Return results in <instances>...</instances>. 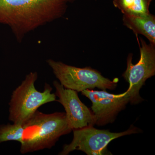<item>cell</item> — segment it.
<instances>
[{"label": "cell", "instance_id": "obj_10", "mask_svg": "<svg viewBox=\"0 0 155 155\" xmlns=\"http://www.w3.org/2000/svg\"><path fill=\"white\" fill-rule=\"evenodd\" d=\"M153 0H113L115 8L123 14L142 15L150 14V6Z\"/></svg>", "mask_w": 155, "mask_h": 155}, {"label": "cell", "instance_id": "obj_9", "mask_svg": "<svg viewBox=\"0 0 155 155\" xmlns=\"http://www.w3.org/2000/svg\"><path fill=\"white\" fill-rule=\"evenodd\" d=\"M123 25L132 30L137 37H145L150 43L155 45V16L153 14L135 15L123 14Z\"/></svg>", "mask_w": 155, "mask_h": 155}, {"label": "cell", "instance_id": "obj_1", "mask_svg": "<svg viewBox=\"0 0 155 155\" xmlns=\"http://www.w3.org/2000/svg\"><path fill=\"white\" fill-rule=\"evenodd\" d=\"M75 0H0V24L11 28L17 42L64 16Z\"/></svg>", "mask_w": 155, "mask_h": 155}, {"label": "cell", "instance_id": "obj_3", "mask_svg": "<svg viewBox=\"0 0 155 155\" xmlns=\"http://www.w3.org/2000/svg\"><path fill=\"white\" fill-rule=\"evenodd\" d=\"M38 77L37 72H30L12 93L9 104V120L13 123L23 125L40 107L57 101L49 84H45L42 92L36 89L35 84Z\"/></svg>", "mask_w": 155, "mask_h": 155}, {"label": "cell", "instance_id": "obj_4", "mask_svg": "<svg viewBox=\"0 0 155 155\" xmlns=\"http://www.w3.org/2000/svg\"><path fill=\"white\" fill-rule=\"evenodd\" d=\"M46 61L60 83L65 88L77 92L95 88L113 90L119 81L117 78L110 80L90 67L79 68L51 59Z\"/></svg>", "mask_w": 155, "mask_h": 155}, {"label": "cell", "instance_id": "obj_5", "mask_svg": "<svg viewBox=\"0 0 155 155\" xmlns=\"http://www.w3.org/2000/svg\"><path fill=\"white\" fill-rule=\"evenodd\" d=\"M140 130L133 125L127 130L119 133L111 132L109 130H100L93 126L73 129L72 142L64 145L59 154L67 155L77 150L87 155H112L107 150L108 145L111 141L124 136L139 133Z\"/></svg>", "mask_w": 155, "mask_h": 155}, {"label": "cell", "instance_id": "obj_2", "mask_svg": "<svg viewBox=\"0 0 155 155\" xmlns=\"http://www.w3.org/2000/svg\"><path fill=\"white\" fill-rule=\"evenodd\" d=\"M23 125L22 154L51 148L61 136L72 131L64 112L45 114L37 110Z\"/></svg>", "mask_w": 155, "mask_h": 155}, {"label": "cell", "instance_id": "obj_8", "mask_svg": "<svg viewBox=\"0 0 155 155\" xmlns=\"http://www.w3.org/2000/svg\"><path fill=\"white\" fill-rule=\"evenodd\" d=\"M55 94L58 101L64 107L68 125L72 130L95 125L94 114L91 109L81 101L78 92L64 87L60 82L54 81Z\"/></svg>", "mask_w": 155, "mask_h": 155}, {"label": "cell", "instance_id": "obj_6", "mask_svg": "<svg viewBox=\"0 0 155 155\" xmlns=\"http://www.w3.org/2000/svg\"><path fill=\"white\" fill-rule=\"evenodd\" d=\"M139 45L140 58L136 64L132 63V54H129L127 59V69L122 76L129 83L127 91L130 97L129 102L137 104L143 101L140 91L146 81L155 75V45L148 44L140 38Z\"/></svg>", "mask_w": 155, "mask_h": 155}, {"label": "cell", "instance_id": "obj_11", "mask_svg": "<svg viewBox=\"0 0 155 155\" xmlns=\"http://www.w3.org/2000/svg\"><path fill=\"white\" fill-rule=\"evenodd\" d=\"M24 127L22 124L0 125V143L5 142L16 141L22 143L24 134Z\"/></svg>", "mask_w": 155, "mask_h": 155}, {"label": "cell", "instance_id": "obj_7", "mask_svg": "<svg viewBox=\"0 0 155 155\" xmlns=\"http://www.w3.org/2000/svg\"><path fill=\"white\" fill-rule=\"evenodd\" d=\"M81 92L91 101V110L95 118V125L100 126L113 123L130 101L127 91L119 94L109 93L106 90L91 89Z\"/></svg>", "mask_w": 155, "mask_h": 155}]
</instances>
